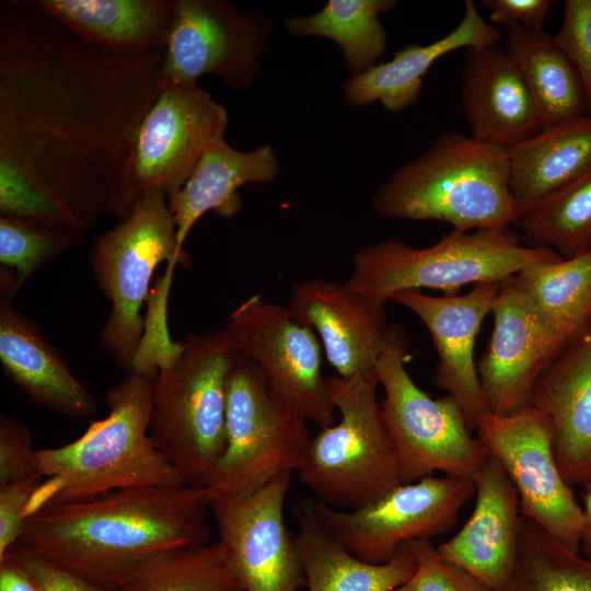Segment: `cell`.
Masks as SVG:
<instances>
[{
  "mask_svg": "<svg viewBox=\"0 0 591 591\" xmlns=\"http://www.w3.org/2000/svg\"><path fill=\"white\" fill-rule=\"evenodd\" d=\"M165 48L90 43L28 1L0 4V216L86 235L126 220Z\"/></svg>",
  "mask_w": 591,
  "mask_h": 591,
  "instance_id": "6da1fadb",
  "label": "cell"
},
{
  "mask_svg": "<svg viewBox=\"0 0 591 591\" xmlns=\"http://www.w3.org/2000/svg\"><path fill=\"white\" fill-rule=\"evenodd\" d=\"M205 488L115 490L27 512L16 545L93 582L116 588L141 565L212 536Z\"/></svg>",
  "mask_w": 591,
  "mask_h": 591,
  "instance_id": "7a4b0ae2",
  "label": "cell"
},
{
  "mask_svg": "<svg viewBox=\"0 0 591 591\" xmlns=\"http://www.w3.org/2000/svg\"><path fill=\"white\" fill-rule=\"evenodd\" d=\"M105 403L106 417L92 421L77 440L36 450V467L47 480L28 511L115 490L185 485L150 438L152 380L127 373L108 390Z\"/></svg>",
  "mask_w": 591,
  "mask_h": 591,
  "instance_id": "3957f363",
  "label": "cell"
},
{
  "mask_svg": "<svg viewBox=\"0 0 591 591\" xmlns=\"http://www.w3.org/2000/svg\"><path fill=\"white\" fill-rule=\"evenodd\" d=\"M371 209L385 219L445 222L459 232L507 229L518 220L509 150L443 132L373 193Z\"/></svg>",
  "mask_w": 591,
  "mask_h": 591,
  "instance_id": "277c9868",
  "label": "cell"
},
{
  "mask_svg": "<svg viewBox=\"0 0 591 591\" xmlns=\"http://www.w3.org/2000/svg\"><path fill=\"white\" fill-rule=\"evenodd\" d=\"M227 328L196 336L152 379L150 438L189 486L206 488L227 443V386L237 356Z\"/></svg>",
  "mask_w": 591,
  "mask_h": 591,
  "instance_id": "5b68a950",
  "label": "cell"
},
{
  "mask_svg": "<svg viewBox=\"0 0 591 591\" xmlns=\"http://www.w3.org/2000/svg\"><path fill=\"white\" fill-rule=\"evenodd\" d=\"M560 258L552 250L523 245L509 228L452 230L428 247L386 239L359 248L345 285L352 292L385 304L405 291L432 289L453 296L463 286L502 282L525 267Z\"/></svg>",
  "mask_w": 591,
  "mask_h": 591,
  "instance_id": "8992f818",
  "label": "cell"
},
{
  "mask_svg": "<svg viewBox=\"0 0 591 591\" xmlns=\"http://www.w3.org/2000/svg\"><path fill=\"white\" fill-rule=\"evenodd\" d=\"M379 385L375 371L327 378L339 419L310 438L297 471L300 483L323 503L356 510L403 484L378 398Z\"/></svg>",
  "mask_w": 591,
  "mask_h": 591,
  "instance_id": "52a82bcc",
  "label": "cell"
},
{
  "mask_svg": "<svg viewBox=\"0 0 591 591\" xmlns=\"http://www.w3.org/2000/svg\"><path fill=\"white\" fill-rule=\"evenodd\" d=\"M89 259L97 288L112 304L100 331L101 343L117 367L131 373L146 328L140 312L154 270L167 263V285L175 265L189 260L177 244L166 197L140 195L126 220L94 237Z\"/></svg>",
  "mask_w": 591,
  "mask_h": 591,
  "instance_id": "ba28073f",
  "label": "cell"
},
{
  "mask_svg": "<svg viewBox=\"0 0 591 591\" xmlns=\"http://www.w3.org/2000/svg\"><path fill=\"white\" fill-rule=\"evenodd\" d=\"M408 337L390 325L375 363L384 390L382 416L395 447L403 484L442 472L473 479L489 455L472 436L463 410L450 395L431 398L406 369Z\"/></svg>",
  "mask_w": 591,
  "mask_h": 591,
  "instance_id": "9c48e42d",
  "label": "cell"
},
{
  "mask_svg": "<svg viewBox=\"0 0 591 591\" xmlns=\"http://www.w3.org/2000/svg\"><path fill=\"white\" fill-rule=\"evenodd\" d=\"M308 420L270 386L250 358L237 354L227 386V443L209 501L241 494L297 472L310 441Z\"/></svg>",
  "mask_w": 591,
  "mask_h": 591,
  "instance_id": "30bf717a",
  "label": "cell"
},
{
  "mask_svg": "<svg viewBox=\"0 0 591 591\" xmlns=\"http://www.w3.org/2000/svg\"><path fill=\"white\" fill-rule=\"evenodd\" d=\"M474 495L473 479L432 475L402 484L360 509L343 510L315 498L311 506L323 528L347 551L367 563L383 564L406 543L450 531Z\"/></svg>",
  "mask_w": 591,
  "mask_h": 591,
  "instance_id": "8fae6325",
  "label": "cell"
},
{
  "mask_svg": "<svg viewBox=\"0 0 591 591\" xmlns=\"http://www.w3.org/2000/svg\"><path fill=\"white\" fill-rule=\"evenodd\" d=\"M273 30L270 18L225 0H174L163 85L196 84L212 74L235 91L248 89L260 73Z\"/></svg>",
  "mask_w": 591,
  "mask_h": 591,
  "instance_id": "7c38bea8",
  "label": "cell"
},
{
  "mask_svg": "<svg viewBox=\"0 0 591 591\" xmlns=\"http://www.w3.org/2000/svg\"><path fill=\"white\" fill-rule=\"evenodd\" d=\"M475 431L487 454L501 464L514 485L521 515L579 552L583 510L560 473L545 413L532 405L510 415L488 413Z\"/></svg>",
  "mask_w": 591,
  "mask_h": 591,
  "instance_id": "4fadbf2b",
  "label": "cell"
},
{
  "mask_svg": "<svg viewBox=\"0 0 591 591\" xmlns=\"http://www.w3.org/2000/svg\"><path fill=\"white\" fill-rule=\"evenodd\" d=\"M292 473L210 501L227 561L244 591H302L305 575L285 503Z\"/></svg>",
  "mask_w": 591,
  "mask_h": 591,
  "instance_id": "5bb4252c",
  "label": "cell"
},
{
  "mask_svg": "<svg viewBox=\"0 0 591 591\" xmlns=\"http://www.w3.org/2000/svg\"><path fill=\"white\" fill-rule=\"evenodd\" d=\"M227 329L237 352L254 361L308 421L320 429L336 422L317 336L288 306L252 296L231 312Z\"/></svg>",
  "mask_w": 591,
  "mask_h": 591,
  "instance_id": "9a60e30c",
  "label": "cell"
},
{
  "mask_svg": "<svg viewBox=\"0 0 591 591\" xmlns=\"http://www.w3.org/2000/svg\"><path fill=\"white\" fill-rule=\"evenodd\" d=\"M227 128L225 107L197 83L163 85L136 141L132 178L139 195L169 198L182 189Z\"/></svg>",
  "mask_w": 591,
  "mask_h": 591,
  "instance_id": "2e32d148",
  "label": "cell"
},
{
  "mask_svg": "<svg viewBox=\"0 0 591 591\" xmlns=\"http://www.w3.org/2000/svg\"><path fill=\"white\" fill-rule=\"evenodd\" d=\"M491 314L477 373L489 413L510 415L530 406L538 380L569 341L535 310L514 275L501 282Z\"/></svg>",
  "mask_w": 591,
  "mask_h": 591,
  "instance_id": "e0dca14e",
  "label": "cell"
},
{
  "mask_svg": "<svg viewBox=\"0 0 591 591\" xmlns=\"http://www.w3.org/2000/svg\"><path fill=\"white\" fill-rule=\"evenodd\" d=\"M500 285L477 283L467 293L443 297L405 291L391 300L412 311L429 331L438 354L432 383L459 403L472 431L489 413L474 361L475 340Z\"/></svg>",
  "mask_w": 591,
  "mask_h": 591,
  "instance_id": "ac0fdd59",
  "label": "cell"
},
{
  "mask_svg": "<svg viewBox=\"0 0 591 591\" xmlns=\"http://www.w3.org/2000/svg\"><path fill=\"white\" fill-rule=\"evenodd\" d=\"M288 309L297 322L317 332L337 375L375 371L390 327L384 304L345 283L312 278L293 286Z\"/></svg>",
  "mask_w": 591,
  "mask_h": 591,
  "instance_id": "d6986e66",
  "label": "cell"
},
{
  "mask_svg": "<svg viewBox=\"0 0 591 591\" xmlns=\"http://www.w3.org/2000/svg\"><path fill=\"white\" fill-rule=\"evenodd\" d=\"M471 517L451 538L436 546L438 555L465 569L491 591L511 578L521 530L518 491L501 464L489 456L473 478Z\"/></svg>",
  "mask_w": 591,
  "mask_h": 591,
  "instance_id": "ffe728a7",
  "label": "cell"
},
{
  "mask_svg": "<svg viewBox=\"0 0 591 591\" xmlns=\"http://www.w3.org/2000/svg\"><path fill=\"white\" fill-rule=\"evenodd\" d=\"M462 66L460 99L471 137L510 149L542 128L536 102L502 46L467 48Z\"/></svg>",
  "mask_w": 591,
  "mask_h": 591,
  "instance_id": "44dd1931",
  "label": "cell"
},
{
  "mask_svg": "<svg viewBox=\"0 0 591 591\" xmlns=\"http://www.w3.org/2000/svg\"><path fill=\"white\" fill-rule=\"evenodd\" d=\"M0 362L11 383L36 404L68 417H90L97 403L39 325L0 294Z\"/></svg>",
  "mask_w": 591,
  "mask_h": 591,
  "instance_id": "7402d4cb",
  "label": "cell"
},
{
  "mask_svg": "<svg viewBox=\"0 0 591 591\" xmlns=\"http://www.w3.org/2000/svg\"><path fill=\"white\" fill-rule=\"evenodd\" d=\"M532 406L547 416L560 473L569 485L591 474V325L538 380Z\"/></svg>",
  "mask_w": 591,
  "mask_h": 591,
  "instance_id": "603a6c76",
  "label": "cell"
},
{
  "mask_svg": "<svg viewBox=\"0 0 591 591\" xmlns=\"http://www.w3.org/2000/svg\"><path fill=\"white\" fill-rule=\"evenodd\" d=\"M501 33L478 12L474 1L464 2L463 16L455 28L429 45H406L393 59L346 80L341 93L354 106L378 101L385 111L398 113L419 97L422 79L442 56L461 48L497 45Z\"/></svg>",
  "mask_w": 591,
  "mask_h": 591,
  "instance_id": "cb8c5ba5",
  "label": "cell"
},
{
  "mask_svg": "<svg viewBox=\"0 0 591 591\" xmlns=\"http://www.w3.org/2000/svg\"><path fill=\"white\" fill-rule=\"evenodd\" d=\"M281 172L269 143L251 151L232 148L225 136L216 139L182 189L167 198L181 250L194 224L207 211L233 217L242 207L237 189L246 184L274 182Z\"/></svg>",
  "mask_w": 591,
  "mask_h": 591,
  "instance_id": "d4e9b609",
  "label": "cell"
},
{
  "mask_svg": "<svg viewBox=\"0 0 591 591\" xmlns=\"http://www.w3.org/2000/svg\"><path fill=\"white\" fill-rule=\"evenodd\" d=\"M83 39L120 51L166 47L174 0H32Z\"/></svg>",
  "mask_w": 591,
  "mask_h": 591,
  "instance_id": "484cf974",
  "label": "cell"
},
{
  "mask_svg": "<svg viewBox=\"0 0 591 591\" xmlns=\"http://www.w3.org/2000/svg\"><path fill=\"white\" fill-rule=\"evenodd\" d=\"M508 150L510 190L519 217L591 169V114L543 126Z\"/></svg>",
  "mask_w": 591,
  "mask_h": 591,
  "instance_id": "4316f807",
  "label": "cell"
},
{
  "mask_svg": "<svg viewBox=\"0 0 591 591\" xmlns=\"http://www.w3.org/2000/svg\"><path fill=\"white\" fill-rule=\"evenodd\" d=\"M294 512L305 591H393L413 576L416 559L409 543L386 563H367L323 528L312 509L311 498L303 499Z\"/></svg>",
  "mask_w": 591,
  "mask_h": 591,
  "instance_id": "83f0119b",
  "label": "cell"
},
{
  "mask_svg": "<svg viewBox=\"0 0 591 591\" xmlns=\"http://www.w3.org/2000/svg\"><path fill=\"white\" fill-rule=\"evenodd\" d=\"M502 47L524 78L543 126L589 113L580 76L554 36L543 30L512 27Z\"/></svg>",
  "mask_w": 591,
  "mask_h": 591,
  "instance_id": "f1b7e54d",
  "label": "cell"
},
{
  "mask_svg": "<svg viewBox=\"0 0 591 591\" xmlns=\"http://www.w3.org/2000/svg\"><path fill=\"white\" fill-rule=\"evenodd\" d=\"M395 5V0H328L318 12L286 18L283 28L294 36L335 42L352 77L374 67L384 53L389 37L379 15Z\"/></svg>",
  "mask_w": 591,
  "mask_h": 591,
  "instance_id": "f546056e",
  "label": "cell"
},
{
  "mask_svg": "<svg viewBox=\"0 0 591 591\" xmlns=\"http://www.w3.org/2000/svg\"><path fill=\"white\" fill-rule=\"evenodd\" d=\"M514 278L535 310L569 343L591 325V247L570 258L531 265Z\"/></svg>",
  "mask_w": 591,
  "mask_h": 591,
  "instance_id": "4dcf8cb0",
  "label": "cell"
},
{
  "mask_svg": "<svg viewBox=\"0 0 591 591\" xmlns=\"http://www.w3.org/2000/svg\"><path fill=\"white\" fill-rule=\"evenodd\" d=\"M525 245L570 258L591 247V169L519 215Z\"/></svg>",
  "mask_w": 591,
  "mask_h": 591,
  "instance_id": "1f68e13d",
  "label": "cell"
},
{
  "mask_svg": "<svg viewBox=\"0 0 591 591\" xmlns=\"http://www.w3.org/2000/svg\"><path fill=\"white\" fill-rule=\"evenodd\" d=\"M498 591H591V560L522 517L514 569Z\"/></svg>",
  "mask_w": 591,
  "mask_h": 591,
  "instance_id": "d6a6232c",
  "label": "cell"
},
{
  "mask_svg": "<svg viewBox=\"0 0 591 591\" xmlns=\"http://www.w3.org/2000/svg\"><path fill=\"white\" fill-rule=\"evenodd\" d=\"M118 591H244L220 543L160 555L136 569Z\"/></svg>",
  "mask_w": 591,
  "mask_h": 591,
  "instance_id": "836d02e7",
  "label": "cell"
},
{
  "mask_svg": "<svg viewBox=\"0 0 591 591\" xmlns=\"http://www.w3.org/2000/svg\"><path fill=\"white\" fill-rule=\"evenodd\" d=\"M84 242V235L0 216V293L14 297L45 264Z\"/></svg>",
  "mask_w": 591,
  "mask_h": 591,
  "instance_id": "e575fe53",
  "label": "cell"
},
{
  "mask_svg": "<svg viewBox=\"0 0 591 591\" xmlns=\"http://www.w3.org/2000/svg\"><path fill=\"white\" fill-rule=\"evenodd\" d=\"M416 559L413 576L393 591H491L465 569L441 558L430 541L409 543Z\"/></svg>",
  "mask_w": 591,
  "mask_h": 591,
  "instance_id": "d590c367",
  "label": "cell"
},
{
  "mask_svg": "<svg viewBox=\"0 0 591 591\" xmlns=\"http://www.w3.org/2000/svg\"><path fill=\"white\" fill-rule=\"evenodd\" d=\"M556 44L576 67L582 81L591 114V0H568Z\"/></svg>",
  "mask_w": 591,
  "mask_h": 591,
  "instance_id": "8d00e7d4",
  "label": "cell"
},
{
  "mask_svg": "<svg viewBox=\"0 0 591 591\" xmlns=\"http://www.w3.org/2000/svg\"><path fill=\"white\" fill-rule=\"evenodd\" d=\"M28 428L21 421L0 417V486L42 476L35 464Z\"/></svg>",
  "mask_w": 591,
  "mask_h": 591,
  "instance_id": "74e56055",
  "label": "cell"
},
{
  "mask_svg": "<svg viewBox=\"0 0 591 591\" xmlns=\"http://www.w3.org/2000/svg\"><path fill=\"white\" fill-rule=\"evenodd\" d=\"M43 476L0 486V557L19 541L34 495Z\"/></svg>",
  "mask_w": 591,
  "mask_h": 591,
  "instance_id": "f35d334b",
  "label": "cell"
},
{
  "mask_svg": "<svg viewBox=\"0 0 591 591\" xmlns=\"http://www.w3.org/2000/svg\"><path fill=\"white\" fill-rule=\"evenodd\" d=\"M11 549L33 573L43 591H118L51 564L16 544Z\"/></svg>",
  "mask_w": 591,
  "mask_h": 591,
  "instance_id": "ab89813d",
  "label": "cell"
},
{
  "mask_svg": "<svg viewBox=\"0 0 591 591\" xmlns=\"http://www.w3.org/2000/svg\"><path fill=\"white\" fill-rule=\"evenodd\" d=\"M556 2L552 0H483L490 12V23L496 26L523 27L542 31L548 12Z\"/></svg>",
  "mask_w": 591,
  "mask_h": 591,
  "instance_id": "60d3db41",
  "label": "cell"
},
{
  "mask_svg": "<svg viewBox=\"0 0 591 591\" xmlns=\"http://www.w3.org/2000/svg\"><path fill=\"white\" fill-rule=\"evenodd\" d=\"M0 591H43L12 549L0 557Z\"/></svg>",
  "mask_w": 591,
  "mask_h": 591,
  "instance_id": "b9f144b4",
  "label": "cell"
},
{
  "mask_svg": "<svg viewBox=\"0 0 591 591\" xmlns=\"http://www.w3.org/2000/svg\"><path fill=\"white\" fill-rule=\"evenodd\" d=\"M583 495V526L580 537L579 552L587 559L591 560V488H584Z\"/></svg>",
  "mask_w": 591,
  "mask_h": 591,
  "instance_id": "7bdbcfd3",
  "label": "cell"
},
{
  "mask_svg": "<svg viewBox=\"0 0 591 591\" xmlns=\"http://www.w3.org/2000/svg\"><path fill=\"white\" fill-rule=\"evenodd\" d=\"M584 488H591V474L587 478V480L583 483Z\"/></svg>",
  "mask_w": 591,
  "mask_h": 591,
  "instance_id": "ee69618b",
  "label": "cell"
}]
</instances>
